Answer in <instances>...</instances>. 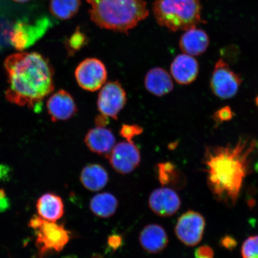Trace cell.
<instances>
[{
  "instance_id": "obj_1",
  "label": "cell",
  "mask_w": 258,
  "mask_h": 258,
  "mask_svg": "<svg viewBox=\"0 0 258 258\" xmlns=\"http://www.w3.org/2000/svg\"><path fill=\"white\" fill-rule=\"evenodd\" d=\"M256 139L240 137L234 145L206 146L203 164L207 184L216 201L229 208L237 204L245 179L251 172Z\"/></svg>"
},
{
  "instance_id": "obj_5",
  "label": "cell",
  "mask_w": 258,
  "mask_h": 258,
  "mask_svg": "<svg viewBox=\"0 0 258 258\" xmlns=\"http://www.w3.org/2000/svg\"><path fill=\"white\" fill-rule=\"evenodd\" d=\"M36 235V246L40 252L46 254L62 250L70 238L69 231L56 222L45 220L39 216H34L29 222Z\"/></svg>"
},
{
  "instance_id": "obj_28",
  "label": "cell",
  "mask_w": 258,
  "mask_h": 258,
  "mask_svg": "<svg viewBox=\"0 0 258 258\" xmlns=\"http://www.w3.org/2000/svg\"><path fill=\"white\" fill-rule=\"evenodd\" d=\"M237 241L234 237L230 235H226L222 237L219 242L222 247L228 250H233L237 246Z\"/></svg>"
},
{
  "instance_id": "obj_24",
  "label": "cell",
  "mask_w": 258,
  "mask_h": 258,
  "mask_svg": "<svg viewBox=\"0 0 258 258\" xmlns=\"http://www.w3.org/2000/svg\"><path fill=\"white\" fill-rule=\"evenodd\" d=\"M241 254L243 258H258V235H251L244 240Z\"/></svg>"
},
{
  "instance_id": "obj_2",
  "label": "cell",
  "mask_w": 258,
  "mask_h": 258,
  "mask_svg": "<svg viewBox=\"0 0 258 258\" xmlns=\"http://www.w3.org/2000/svg\"><path fill=\"white\" fill-rule=\"evenodd\" d=\"M5 67L8 88L5 96L16 105L35 109L53 91L54 70L42 54L18 53L6 58Z\"/></svg>"
},
{
  "instance_id": "obj_34",
  "label": "cell",
  "mask_w": 258,
  "mask_h": 258,
  "mask_svg": "<svg viewBox=\"0 0 258 258\" xmlns=\"http://www.w3.org/2000/svg\"><path fill=\"white\" fill-rule=\"evenodd\" d=\"M255 103H256V105L258 108V96H257L256 98H255Z\"/></svg>"
},
{
  "instance_id": "obj_3",
  "label": "cell",
  "mask_w": 258,
  "mask_h": 258,
  "mask_svg": "<svg viewBox=\"0 0 258 258\" xmlns=\"http://www.w3.org/2000/svg\"><path fill=\"white\" fill-rule=\"evenodd\" d=\"M90 19L99 27L128 34L149 15L144 0H86Z\"/></svg>"
},
{
  "instance_id": "obj_30",
  "label": "cell",
  "mask_w": 258,
  "mask_h": 258,
  "mask_svg": "<svg viewBox=\"0 0 258 258\" xmlns=\"http://www.w3.org/2000/svg\"><path fill=\"white\" fill-rule=\"evenodd\" d=\"M108 117H106L105 115L100 114L96 116L95 118V124L96 126L98 127H106V125L108 124L109 120Z\"/></svg>"
},
{
  "instance_id": "obj_19",
  "label": "cell",
  "mask_w": 258,
  "mask_h": 258,
  "mask_svg": "<svg viewBox=\"0 0 258 258\" xmlns=\"http://www.w3.org/2000/svg\"><path fill=\"white\" fill-rule=\"evenodd\" d=\"M36 208L38 216L48 221L56 222L64 214L62 200L54 193L48 192L42 195L38 199Z\"/></svg>"
},
{
  "instance_id": "obj_22",
  "label": "cell",
  "mask_w": 258,
  "mask_h": 258,
  "mask_svg": "<svg viewBox=\"0 0 258 258\" xmlns=\"http://www.w3.org/2000/svg\"><path fill=\"white\" fill-rule=\"evenodd\" d=\"M80 6V0H50V11L54 17L67 20L78 13Z\"/></svg>"
},
{
  "instance_id": "obj_25",
  "label": "cell",
  "mask_w": 258,
  "mask_h": 258,
  "mask_svg": "<svg viewBox=\"0 0 258 258\" xmlns=\"http://www.w3.org/2000/svg\"><path fill=\"white\" fill-rule=\"evenodd\" d=\"M143 128L140 125L125 124L120 128V135L125 141H134V139L143 134Z\"/></svg>"
},
{
  "instance_id": "obj_16",
  "label": "cell",
  "mask_w": 258,
  "mask_h": 258,
  "mask_svg": "<svg viewBox=\"0 0 258 258\" xmlns=\"http://www.w3.org/2000/svg\"><path fill=\"white\" fill-rule=\"evenodd\" d=\"M140 243L142 247L149 253H158L163 251L169 243L165 230L161 225L150 224L141 232Z\"/></svg>"
},
{
  "instance_id": "obj_31",
  "label": "cell",
  "mask_w": 258,
  "mask_h": 258,
  "mask_svg": "<svg viewBox=\"0 0 258 258\" xmlns=\"http://www.w3.org/2000/svg\"><path fill=\"white\" fill-rule=\"evenodd\" d=\"M121 238L119 235H112L109 238L108 243L111 247L116 249L120 246L121 244Z\"/></svg>"
},
{
  "instance_id": "obj_33",
  "label": "cell",
  "mask_w": 258,
  "mask_h": 258,
  "mask_svg": "<svg viewBox=\"0 0 258 258\" xmlns=\"http://www.w3.org/2000/svg\"><path fill=\"white\" fill-rule=\"evenodd\" d=\"M254 170L258 173V162L255 164L254 167Z\"/></svg>"
},
{
  "instance_id": "obj_29",
  "label": "cell",
  "mask_w": 258,
  "mask_h": 258,
  "mask_svg": "<svg viewBox=\"0 0 258 258\" xmlns=\"http://www.w3.org/2000/svg\"><path fill=\"white\" fill-rule=\"evenodd\" d=\"M10 203L4 189H0V211H5L9 208Z\"/></svg>"
},
{
  "instance_id": "obj_9",
  "label": "cell",
  "mask_w": 258,
  "mask_h": 258,
  "mask_svg": "<svg viewBox=\"0 0 258 258\" xmlns=\"http://www.w3.org/2000/svg\"><path fill=\"white\" fill-rule=\"evenodd\" d=\"M127 94L118 81L106 83L99 92L97 106L101 114L108 118L117 119L127 102Z\"/></svg>"
},
{
  "instance_id": "obj_10",
  "label": "cell",
  "mask_w": 258,
  "mask_h": 258,
  "mask_svg": "<svg viewBox=\"0 0 258 258\" xmlns=\"http://www.w3.org/2000/svg\"><path fill=\"white\" fill-rule=\"evenodd\" d=\"M206 220L200 213L188 211L179 218L175 228L176 237L187 246L201 243L204 234Z\"/></svg>"
},
{
  "instance_id": "obj_27",
  "label": "cell",
  "mask_w": 258,
  "mask_h": 258,
  "mask_svg": "<svg viewBox=\"0 0 258 258\" xmlns=\"http://www.w3.org/2000/svg\"><path fill=\"white\" fill-rule=\"evenodd\" d=\"M195 258H214L215 253L214 250L208 245H203L195 251Z\"/></svg>"
},
{
  "instance_id": "obj_17",
  "label": "cell",
  "mask_w": 258,
  "mask_h": 258,
  "mask_svg": "<svg viewBox=\"0 0 258 258\" xmlns=\"http://www.w3.org/2000/svg\"><path fill=\"white\" fill-rule=\"evenodd\" d=\"M209 46V38L206 32L196 27L185 31L179 40V47L183 53L192 56L201 55Z\"/></svg>"
},
{
  "instance_id": "obj_21",
  "label": "cell",
  "mask_w": 258,
  "mask_h": 258,
  "mask_svg": "<svg viewBox=\"0 0 258 258\" xmlns=\"http://www.w3.org/2000/svg\"><path fill=\"white\" fill-rule=\"evenodd\" d=\"M89 206L93 214L97 217L108 218L115 214L118 202L117 198L112 194L102 192L92 198Z\"/></svg>"
},
{
  "instance_id": "obj_11",
  "label": "cell",
  "mask_w": 258,
  "mask_h": 258,
  "mask_svg": "<svg viewBox=\"0 0 258 258\" xmlns=\"http://www.w3.org/2000/svg\"><path fill=\"white\" fill-rule=\"evenodd\" d=\"M112 168L118 173L126 175L137 168L141 162V153L134 141H125L115 144L106 157Z\"/></svg>"
},
{
  "instance_id": "obj_35",
  "label": "cell",
  "mask_w": 258,
  "mask_h": 258,
  "mask_svg": "<svg viewBox=\"0 0 258 258\" xmlns=\"http://www.w3.org/2000/svg\"><path fill=\"white\" fill-rule=\"evenodd\" d=\"M66 258H77L76 257H73V256H69V257H67Z\"/></svg>"
},
{
  "instance_id": "obj_13",
  "label": "cell",
  "mask_w": 258,
  "mask_h": 258,
  "mask_svg": "<svg viewBox=\"0 0 258 258\" xmlns=\"http://www.w3.org/2000/svg\"><path fill=\"white\" fill-rule=\"evenodd\" d=\"M47 108L51 120L54 122L69 120L78 110L72 95L62 89L54 93L48 98Z\"/></svg>"
},
{
  "instance_id": "obj_23",
  "label": "cell",
  "mask_w": 258,
  "mask_h": 258,
  "mask_svg": "<svg viewBox=\"0 0 258 258\" xmlns=\"http://www.w3.org/2000/svg\"><path fill=\"white\" fill-rule=\"evenodd\" d=\"M88 38L85 34L81 32L80 29H77L75 32L67 38L66 42V47L69 56H73L77 51L85 47L88 43Z\"/></svg>"
},
{
  "instance_id": "obj_7",
  "label": "cell",
  "mask_w": 258,
  "mask_h": 258,
  "mask_svg": "<svg viewBox=\"0 0 258 258\" xmlns=\"http://www.w3.org/2000/svg\"><path fill=\"white\" fill-rule=\"evenodd\" d=\"M242 81L240 74L235 73L221 58L215 63L210 85L216 96L221 99H228L236 95Z\"/></svg>"
},
{
  "instance_id": "obj_20",
  "label": "cell",
  "mask_w": 258,
  "mask_h": 258,
  "mask_svg": "<svg viewBox=\"0 0 258 258\" xmlns=\"http://www.w3.org/2000/svg\"><path fill=\"white\" fill-rule=\"evenodd\" d=\"M80 181L89 191H99L107 185L109 175L107 171L100 164H89L82 170Z\"/></svg>"
},
{
  "instance_id": "obj_8",
  "label": "cell",
  "mask_w": 258,
  "mask_h": 258,
  "mask_svg": "<svg viewBox=\"0 0 258 258\" xmlns=\"http://www.w3.org/2000/svg\"><path fill=\"white\" fill-rule=\"evenodd\" d=\"M75 77L81 88L86 91L96 92L106 83L107 70L101 60L87 58L77 67Z\"/></svg>"
},
{
  "instance_id": "obj_18",
  "label": "cell",
  "mask_w": 258,
  "mask_h": 258,
  "mask_svg": "<svg viewBox=\"0 0 258 258\" xmlns=\"http://www.w3.org/2000/svg\"><path fill=\"white\" fill-rule=\"evenodd\" d=\"M144 85L148 92L156 96L169 94L174 88L172 76L160 67L153 68L147 73Z\"/></svg>"
},
{
  "instance_id": "obj_36",
  "label": "cell",
  "mask_w": 258,
  "mask_h": 258,
  "mask_svg": "<svg viewBox=\"0 0 258 258\" xmlns=\"http://www.w3.org/2000/svg\"><path fill=\"white\" fill-rule=\"evenodd\" d=\"M256 147L257 148V149H258V141H257Z\"/></svg>"
},
{
  "instance_id": "obj_15",
  "label": "cell",
  "mask_w": 258,
  "mask_h": 258,
  "mask_svg": "<svg viewBox=\"0 0 258 258\" xmlns=\"http://www.w3.org/2000/svg\"><path fill=\"white\" fill-rule=\"evenodd\" d=\"M85 142L92 152L107 157L115 145L113 132L106 127L96 126L87 133Z\"/></svg>"
},
{
  "instance_id": "obj_12",
  "label": "cell",
  "mask_w": 258,
  "mask_h": 258,
  "mask_svg": "<svg viewBox=\"0 0 258 258\" xmlns=\"http://www.w3.org/2000/svg\"><path fill=\"white\" fill-rule=\"evenodd\" d=\"M148 205L151 211L160 217H169L175 215L181 206V201L172 188L161 187L151 193Z\"/></svg>"
},
{
  "instance_id": "obj_26",
  "label": "cell",
  "mask_w": 258,
  "mask_h": 258,
  "mask_svg": "<svg viewBox=\"0 0 258 258\" xmlns=\"http://www.w3.org/2000/svg\"><path fill=\"white\" fill-rule=\"evenodd\" d=\"M234 117V112L230 106H225L215 111L212 115V119L216 125H219L224 122L230 121Z\"/></svg>"
},
{
  "instance_id": "obj_14",
  "label": "cell",
  "mask_w": 258,
  "mask_h": 258,
  "mask_svg": "<svg viewBox=\"0 0 258 258\" xmlns=\"http://www.w3.org/2000/svg\"><path fill=\"white\" fill-rule=\"evenodd\" d=\"M199 73L198 61L189 54H179L170 64L171 76L179 85H190L198 78Z\"/></svg>"
},
{
  "instance_id": "obj_4",
  "label": "cell",
  "mask_w": 258,
  "mask_h": 258,
  "mask_svg": "<svg viewBox=\"0 0 258 258\" xmlns=\"http://www.w3.org/2000/svg\"><path fill=\"white\" fill-rule=\"evenodd\" d=\"M200 0H155L153 11L159 25L172 32L186 31L201 23Z\"/></svg>"
},
{
  "instance_id": "obj_6",
  "label": "cell",
  "mask_w": 258,
  "mask_h": 258,
  "mask_svg": "<svg viewBox=\"0 0 258 258\" xmlns=\"http://www.w3.org/2000/svg\"><path fill=\"white\" fill-rule=\"evenodd\" d=\"M51 22L46 16L30 22L22 19L16 22L9 32L10 43L16 50H23L34 44L46 33Z\"/></svg>"
},
{
  "instance_id": "obj_32",
  "label": "cell",
  "mask_w": 258,
  "mask_h": 258,
  "mask_svg": "<svg viewBox=\"0 0 258 258\" xmlns=\"http://www.w3.org/2000/svg\"><path fill=\"white\" fill-rule=\"evenodd\" d=\"M14 1L18 3H25L29 1V0H14Z\"/></svg>"
}]
</instances>
